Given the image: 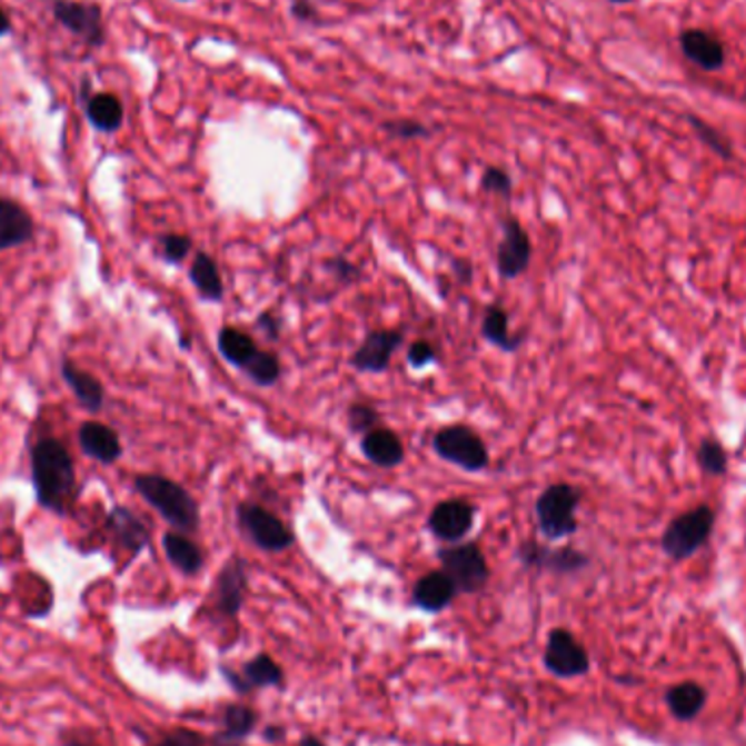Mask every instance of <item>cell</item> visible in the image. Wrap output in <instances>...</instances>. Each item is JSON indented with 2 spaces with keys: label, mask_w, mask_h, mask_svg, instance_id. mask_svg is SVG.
<instances>
[{
  "label": "cell",
  "mask_w": 746,
  "mask_h": 746,
  "mask_svg": "<svg viewBox=\"0 0 746 746\" xmlns=\"http://www.w3.org/2000/svg\"><path fill=\"white\" fill-rule=\"evenodd\" d=\"M31 478L38 505L66 516L74 500L77 474L68 448L56 437H44L31 448Z\"/></svg>",
  "instance_id": "6da1fadb"
},
{
  "label": "cell",
  "mask_w": 746,
  "mask_h": 746,
  "mask_svg": "<svg viewBox=\"0 0 746 746\" xmlns=\"http://www.w3.org/2000/svg\"><path fill=\"white\" fill-rule=\"evenodd\" d=\"M133 489L142 496V500L149 507H153L160 514L165 521H169L177 533L192 535L199 530L201 524L199 505L190 496V491L183 489L179 483L160 474H138L133 478Z\"/></svg>",
  "instance_id": "7a4b0ae2"
},
{
  "label": "cell",
  "mask_w": 746,
  "mask_h": 746,
  "mask_svg": "<svg viewBox=\"0 0 746 746\" xmlns=\"http://www.w3.org/2000/svg\"><path fill=\"white\" fill-rule=\"evenodd\" d=\"M716 511L698 505L682 516L673 517L662 535V550L673 561H688L714 535Z\"/></svg>",
  "instance_id": "3957f363"
},
{
  "label": "cell",
  "mask_w": 746,
  "mask_h": 746,
  "mask_svg": "<svg viewBox=\"0 0 746 746\" xmlns=\"http://www.w3.org/2000/svg\"><path fill=\"white\" fill-rule=\"evenodd\" d=\"M583 500L580 489L568 483H555L541 491L535 505L537 524L546 539L559 541L573 537L578 530L576 511Z\"/></svg>",
  "instance_id": "277c9868"
},
{
  "label": "cell",
  "mask_w": 746,
  "mask_h": 746,
  "mask_svg": "<svg viewBox=\"0 0 746 746\" xmlns=\"http://www.w3.org/2000/svg\"><path fill=\"white\" fill-rule=\"evenodd\" d=\"M236 521L242 535L265 553H285L295 544V535L287 524L256 503H240Z\"/></svg>",
  "instance_id": "5b68a950"
},
{
  "label": "cell",
  "mask_w": 746,
  "mask_h": 746,
  "mask_svg": "<svg viewBox=\"0 0 746 746\" xmlns=\"http://www.w3.org/2000/svg\"><path fill=\"white\" fill-rule=\"evenodd\" d=\"M437 557L441 561V570L452 578L459 594L483 591L489 583L491 570L476 541H459L450 548H441Z\"/></svg>",
  "instance_id": "8992f818"
},
{
  "label": "cell",
  "mask_w": 746,
  "mask_h": 746,
  "mask_svg": "<svg viewBox=\"0 0 746 746\" xmlns=\"http://www.w3.org/2000/svg\"><path fill=\"white\" fill-rule=\"evenodd\" d=\"M432 448L439 459L457 465L465 471H483L489 465V450L485 441L465 424L441 428L432 439Z\"/></svg>",
  "instance_id": "52a82bcc"
},
{
  "label": "cell",
  "mask_w": 746,
  "mask_h": 746,
  "mask_svg": "<svg viewBox=\"0 0 746 746\" xmlns=\"http://www.w3.org/2000/svg\"><path fill=\"white\" fill-rule=\"evenodd\" d=\"M53 18L88 49H101L106 44V20L99 2L53 0Z\"/></svg>",
  "instance_id": "ba28073f"
},
{
  "label": "cell",
  "mask_w": 746,
  "mask_h": 746,
  "mask_svg": "<svg viewBox=\"0 0 746 746\" xmlns=\"http://www.w3.org/2000/svg\"><path fill=\"white\" fill-rule=\"evenodd\" d=\"M544 666L559 679L585 677L591 668L587 648L568 629H553L546 639Z\"/></svg>",
  "instance_id": "9c48e42d"
},
{
  "label": "cell",
  "mask_w": 746,
  "mask_h": 746,
  "mask_svg": "<svg viewBox=\"0 0 746 746\" xmlns=\"http://www.w3.org/2000/svg\"><path fill=\"white\" fill-rule=\"evenodd\" d=\"M517 559L526 568L553 573V575H576L589 566V557L573 546L548 548L537 541H524L517 548Z\"/></svg>",
  "instance_id": "30bf717a"
},
{
  "label": "cell",
  "mask_w": 746,
  "mask_h": 746,
  "mask_svg": "<svg viewBox=\"0 0 746 746\" xmlns=\"http://www.w3.org/2000/svg\"><path fill=\"white\" fill-rule=\"evenodd\" d=\"M503 240L496 251V269L500 278L516 280L528 271L533 258V242L530 236L521 228L516 217H509L503 226Z\"/></svg>",
  "instance_id": "8fae6325"
},
{
  "label": "cell",
  "mask_w": 746,
  "mask_h": 746,
  "mask_svg": "<svg viewBox=\"0 0 746 746\" xmlns=\"http://www.w3.org/2000/svg\"><path fill=\"white\" fill-rule=\"evenodd\" d=\"M474 521H476V507L469 500L452 498L439 503L432 509V514L428 517V530L446 544H459L474 528Z\"/></svg>",
  "instance_id": "7c38bea8"
},
{
  "label": "cell",
  "mask_w": 746,
  "mask_h": 746,
  "mask_svg": "<svg viewBox=\"0 0 746 746\" xmlns=\"http://www.w3.org/2000/svg\"><path fill=\"white\" fill-rule=\"evenodd\" d=\"M404 344L400 330L369 332L362 345L351 354V367L360 374H382L389 369L394 354Z\"/></svg>",
  "instance_id": "4fadbf2b"
},
{
  "label": "cell",
  "mask_w": 746,
  "mask_h": 746,
  "mask_svg": "<svg viewBox=\"0 0 746 746\" xmlns=\"http://www.w3.org/2000/svg\"><path fill=\"white\" fill-rule=\"evenodd\" d=\"M221 675L228 679V684L238 694H249L253 689L282 688L285 686V670L267 653H260L253 659H249L242 666L240 673H236V670H230V668L223 666Z\"/></svg>",
  "instance_id": "5bb4252c"
},
{
  "label": "cell",
  "mask_w": 746,
  "mask_h": 746,
  "mask_svg": "<svg viewBox=\"0 0 746 746\" xmlns=\"http://www.w3.org/2000/svg\"><path fill=\"white\" fill-rule=\"evenodd\" d=\"M247 587H249V575H247L245 559L231 557L230 561L221 568L217 583H215V605L219 614L236 620L245 605Z\"/></svg>",
  "instance_id": "9a60e30c"
},
{
  "label": "cell",
  "mask_w": 746,
  "mask_h": 746,
  "mask_svg": "<svg viewBox=\"0 0 746 746\" xmlns=\"http://www.w3.org/2000/svg\"><path fill=\"white\" fill-rule=\"evenodd\" d=\"M459 596L457 585L444 570H435L421 576L412 587V605L426 614H441Z\"/></svg>",
  "instance_id": "2e32d148"
},
{
  "label": "cell",
  "mask_w": 746,
  "mask_h": 746,
  "mask_svg": "<svg viewBox=\"0 0 746 746\" xmlns=\"http://www.w3.org/2000/svg\"><path fill=\"white\" fill-rule=\"evenodd\" d=\"M36 236L33 217L9 197H0V251L22 247Z\"/></svg>",
  "instance_id": "e0dca14e"
},
{
  "label": "cell",
  "mask_w": 746,
  "mask_h": 746,
  "mask_svg": "<svg viewBox=\"0 0 746 746\" xmlns=\"http://www.w3.org/2000/svg\"><path fill=\"white\" fill-rule=\"evenodd\" d=\"M79 448L88 459L103 462V465H112L116 460L122 457V446L120 439L110 426L101 424V421H83L79 426Z\"/></svg>",
  "instance_id": "ac0fdd59"
},
{
  "label": "cell",
  "mask_w": 746,
  "mask_h": 746,
  "mask_svg": "<svg viewBox=\"0 0 746 746\" xmlns=\"http://www.w3.org/2000/svg\"><path fill=\"white\" fill-rule=\"evenodd\" d=\"M360 450L365 455V459L374 462L376 467H398L402 465L406 450H404L402 439L389 430V428H374L371 432L362 435L360 441Z\"/></svg>",
  "instance_id": "d6986e66"
},
{
  "label": "cell",
  "mask_w": 746,
  "mask_h": 746,
  "mask_svg": "<svg viewBox=\"0 0 746 746\" xmlns=\"http://www.w3.org/2000/svg\"><path fill=\"white\" fill-rule=\"evenodd\" d=\"M61 378L74 394L77 402L81 404L90 412H99L106 404V389L103 385L88 371L79 369L72 360H61Z\"/></svg>",
  "instance_id": "ffe728a7"
},
{
  "label": "cell",
  "mask_w": 746,
  "mask_h": 746,
  "mask_svg": "<svg viewBox=\"0 0 746 746\" xmlns=\"http://www.w3.org/2000/svg\"><path fill=\"white\" fill-rule=\"evenodd\" d=\"M707 689L703 688L696 682H684V684H675L666 689L664 700L668 712L679 720V723H692L700 716V712L707 705Z\"/></svg>",
  "instance_id": "44dd1931"
},
{
  "label": "cell",
  "mask_w": 746,
  "mask_h": 746,
  "mask_svg": "<svg viewBox=\"0 0 746 746\" xmlns=\"http://www.w3.org/2000/svg\"><path fill=\"white\" fill-rule=\"evenodd\" d=\"M162 548L167 559L171 561L172 568L179 570L181 575L195 576L203 570V553L201 548L183 533L177 530H169L162 537Z\"/></svg>",
  "instance_id": "7402d4cb"
},
{
  "label": "cell",
  "mask_w": 746,
  "mask_h": 746,
  "mask_svg": "<svg viewBox=\"0 0 746 746\" xmlns=\"http://www.w3.org/2000/svg\"><path fill=\"white\" fill-rule=\"evenodd\" d=\"M108 524H110L118 544L133 555L145 550L151 541V533H149L147 524L127 507H115L110 511Z\"/></svg>",
  "instance_id": "603a6c76"
},
{
  "label": "cell",
  "mask_w": 746,
  "mask_h": 746,
  "mask_svg": "<svg viewBox=\"0 0 746 746\" xmlns=\"http://www.w3.org/2000/svg\"><path fill=\"white\" fill-rule=\"evenodd\" d=\"M88 122L101 133H116L125 122V106L112 92H95L83 101Z\"/></svg>",
  "instance_id": "cb8c5ba5"
},
{
  "label": "cell",
  "mask_w": 746,
  "mask_h": 746,
  "mask_svg": "<svg viewBox=\"0 0 746 746\" xmlns=\"http://www.w3.org/2000/svg\"><path fill=\"white\" fill-rule=\"evenodd\" d=\"M190 282L203 301L221 304L223 297H226V287H223L219 265L206 251H199L195 256V260L190 265Z\"/></svg>",
  "instance_id": "d4e9b609"
},
{
  "label": "cell",
  "mask_w": 746,
  "mask_h": 746,
  "mask_svg": "<svg viewBox=\"0 0 746 746\" xmlns=\"http://www.w3.org/2000/svg\"><path fill=\"white\" fill-rule=\"evenodd\" d=\"M682 49L686 58L692 59L705 70H716L725 63V49L720 40L707 31L689 29L682 36Z\"/></svg>",
  "instance_id": "484cf974"
},
{
  "label": "cell",
  "mask_w": 746,
  "mask_h": 746,
  "mask_svg": "<svg viewBox=\"0 0 746 746\" xmlns=\"http://www.w3.org/2000/svg\"><path fill=\"white\" fill-rule=\"evenodd\" d=\"M480 332L489 344L496 345L498 349H503L507 354H514L524 344V335H511L509 312L500 304H491L485 310Z\"/></svg>",
  "instance_id": "4316f807"
},
{
  "label": "cell",
  "mask_w": 746,
  "mask_h": 746,
  "mask_svg": "<svg viewBox=\"0 0 746 746\" xmlns=\"http://www.w3.org/2000/svg\"><path fill=\"white\" fill-rule=\"evenodd\" d=\"M258 725V714L247 705H228L223 712L221 732L217 734V745L231 746L242 743L253 734Z\"/></svg>",
  "instance_id": "83f0119b"
},
{
  "label": "cell",
  "mask_w": 746,
  "mask_h": 746,
  "mask_svg": "<svg viewBox=\"0 0 746 746\" xmlns=\"http://www.w3.org/2000/svg\"><path fill=\"white\" fill-rule=\"evenodd\" d=\"M217 347H219V354L238 369H245L251 362V358L260 351L258 345L249 335H245L242 330L231 328V326L221 328V332L217 337Z\"/></svg>",
  "instance_id": "f1b7e54d"
},
{
  "label": "cell",
  "mask_w": 746,
  "mask_h": 746,
  "mask_svg": "<svg viewBox=\"0 0 746 746\" xmlns=\"http://www.w3.org/2000/svg\"><path fill=\"white\" fill-rule=\"evenodd\" d=\"M242 371L247 374V378L253 385H258L262 389H269V387L278 385V380L282 378V362L273 351H262L260 349Z\"/></svg>",
  "instance_id": "f546056e"
},
{
  "label": "cell",
  "mask_w": 746,
  "mask_h": 746,
  "mask_svg": "<svg viewBox=\"0 0 746 746\" xmlns=\"http://www.w3.org/2000/svg\"><path fill=\"white\" fill-rule=\"evenodd\" d=\"M696 462L709 476H725L729 469V455L718 439L707 437L696 448Z\"/></svg>",
  "instance_id": "4dcf8cb0"
},
{
  "label": "cell",
  "mask_w": 746,
  "mask_h": 746,
  "mask_svg": "<svg viewBox=\"0 0 746 746\" xmlns=\"http://www.w3.org/2000/svg\"><path fill=\"white\" fill-rule=\"evenodd\" d=\"M347 426L354 435H367L380 426V415L369 404H351L347 410Z\"/></svg>",
  "instance_id": "1f68e13d"
},
{
  "label": "cell",
  "mask_w": 746,
  "mask_h": 746,
  "mask_svg": "<svg viewBox=\"0 0 746 746\" xmlns=\"http://www.w3.org/2000/svg\"><path fill=\"white\" fill-rule=\"evenodd\" d=\"M192 251V238L186 233H165L160 238V253L165 262L181 265Z\"/></svg>",
  "instance_id": "d6a6232c"
},
{
  "label": "cell",
  "mask_w": 746,
  "mask_h": 746,
  "mask_svg": "<svg viewBox=\"0 0 746 746\" xmlns=\"http://www.w3.org/2000/svg\"><path fill=\"white\" fill-rule=\"evenodd\" d=\"M480 188L485 192H491V195H500V197H511L514 192V179L511 175L505 171V169H498V167H489L483 172L480 177Z\"/></svg>",
  "instance_id": "836d02e7"
},
{
  "label": "cell",
  "mask_w": 746,
  "mask_h": 746,
  "mask_svg": "<svg viewBox=\"0 0 746 746\" xmlns=\"http://www.w3.org/2000/svg\"><path fill=\"white\" fill-rule=\"evenodd\" d=\"M382 129L400 140H415V138H428L430 129L417 120L410 118H400V120H387Z\"/></svg>",
  "instance_id": "e575fe53"
},
{
  "label": "cell",
  "mask_w": 746,
  "mask_h": 746,
  "mask_svg": "<svg viewBox=\"0 0 746 746\" xmlns=\"http://www.w3.org/2000/svg\"><path fill=\"white\" fill-rule=\"evenodd\" d=\"M692 120V127L696 129V133L703 138V142L709 147V149H714L720 158H725V160H729L732 158V147H729V142L716 131V129H712L709 125H705L703 120H698V118H689Z\"/></svg>",
  "instance_id": "d590c367"
},
{
  "label": "cell",
  "mask_w": 746,
  "mask_h": 746,
  "mask_svg": "<svg viewBox=\"0 0 746 746\" xmlns=\"http://www.w3.org/2000/svg\"><path fill=\"white\" fill-rule=\"evenodd\" d=\"M406 358H408V365L412 369H424V367L437 362L439 354H437L435 345L428 344V341H415V344H410V347H408V356Z\"/></svg>",
  "instance_id": "8d00e7d4"
},
{
  "label": "cell",
  "mask_w": 746,
  "mask_h": 746,
  "mask_svg": "<svg viewBox=\"0 0 746 746\" xmlns=\"http://www.w3.org/2000/svg\"><path fill=\"white\" fill-rule=\"evenodd\" d=\"M326 269H328V273H332L341 285H351V282H356V280L360 278V269H358L354 262H349L344 256L328 258V260H326Z\"/></svg>",
  "instance_id": "74e56055"
},
{
  "label": "cell",
  "mask_w": 746,
  "mask_h": 746,
  "mask_svg": "<svg viewBox=\"0 0 746 746\" xmlns=\"http://www.w3.org/2000/svg\"><path fill=\"white\" fill-rule=\"evenodd\" d=\"M153 746H206L203 738L195 732H188V729H179L175 732L171 736H167L162 743Z\"/></svg>",
  "instance_id": "f35d334b"
},
{
  "label": "cell",
  "mask_w": 746,
  "mask_h": 746,
  "mask_svg": "<svg viewBox=\"0 0 746 746\" xmlns=\"http://www.w3.org/2000/svg\"><path fill=\"white\" fill-rule=\"evenodd\" d=\"M256 326H258V330H262L265 337L271 339V341H278L280 335H282V324L278 321V317H276L273 312H262V315L258 317Z\"/></svg>",
  "instance_id": "ab89813d"
},
{
  "label": "cell",
  "mask_w": 746,
  "mask_h": 746,
  "mask_svg": "<svg viewBox=\"0 0 746 746\" xmlns=\"http://www.w3.org/2000/svg\"><path fill=\"white\" fill-rule=\"evenodd\" d=\"M290 13L299 22H317L319 20V11H317V7L310 0H292Z\"/></svg>",
  "instance_id": "60d3db41"
},
{
  "label": "cell",
  "mask_w": 746,
  "mask_h": 746,
  "mask_svg": "<svg viewBox=\"0 0 746 746\" xmlns=\"http://www.w3.org/2000/svg\"><path fill=\"white\" fill-rule=\"evenodd\" d=\"M452 271H455V276L459 278L460 285H469L471 282V278H474V269H471V265L467 262V260H462V258H457V260H452Z\"/></svg>",
  "instance_id": "b9f144b4"
},
{
  "label": "cell",
  "mask_w": 746,
  "mask_h": 746,
  "mask_svg": "<svg viewBox=\"0 0 746 746\" xmlns=\"http://www.w3.org/2000/svg\"><path fill=\"white\" fill-rule=\"evenodd\" d=\"M285 738H287V729L285 727L273 725V727L265 729V740H269V743H282Z\"/></svg>",
  "instance_id": "7bdbcfd3"
},
{
  "label": "cell",
  "mask_w": 746,
  "mask_h": 746,
  "mask_svg": "<svg viewBox=\"0 0 746 746\" xmlns=\"http://www.w3.org/2000/svg\"><path fill=\"white\" fill-rule=\"evenodd\" d=\"M11 29H13V22L7 16V11L0 7V38H7L11 33Z\"/></svg>",
  "instance_id": "ee69618b"
},
{
  "label": "cell",
  "mask_w": 746,
  "mask_h": 746,
  "mask_svg": "<svg viewBox=\"0 0 746 746\" xmlns=\"http://www.w3.org/2000/svg\"><path fill=\"white\" fill-rule=\"evenodd\" d=\"M299 746H326V743L321 738H317V736H304Z\"/></svg>",
  "instance_id": "f6af8a7d"
},
{
  "label": "cell",
  "mask_w": 746,
  "mask_h": 746,
  "mask_svg": "<svg viewBox=\"0 0 746 746\" xmlns=\"http://www.w3.org/2000/svg\"><path fill=\"white\" fill-rule=\"evenodd\" d=\"M63 746H92L88 740H83V738H77V736H68L66 740H63Z\"/></svg>",
  "instance_id": "bcb514c9"
},
{
  "label": "cell",
  "mask_w": 746,
  "mask_h": 746,
  "mask_svg": "<svg viewBox=\"0 0 746 746\" xmlns=\"http://www.w3.org/2000/svg\"><path fill=\"white\" fill-rule=\"evenodd\" d=\"M611 2H631V0H611Z\"/></svg>",
  "instance_id": "7dc6e473"
},
{
  "label": "cell",
  "mask_w": 746,
  "mask_h": 746,
  "mask_svg": "<svg viewBox=\"0 0 746 746\" xmlns=\"http://www.w3.org/2000/svg\"><path fill=\"white\" fill-rule=\"evenodd\" d=\"M181 2H190V0H181Z\"/></svg>",
  "instance_id": "c3c4849f"
}]
</instances>
